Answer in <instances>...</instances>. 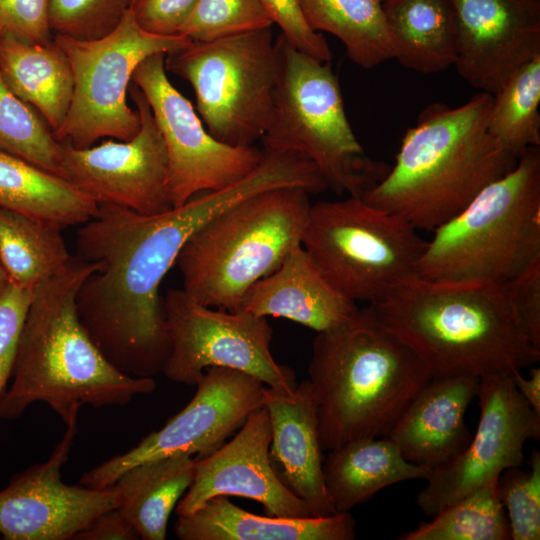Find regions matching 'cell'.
<instances>
[{
	"instance_id": "cell-1",
	"label": "cell",
	"mask_w": 540,
	"mask_h": 540,
	"mask_svg": "<svg viewBox=\"0 0 540 540\" xmlns=\"http://www.w3.org/2000/svg\"><path fill=\"white\" fill-rule=\"evenodd\" d=\"M220 210L209 193L153 215L98 204L96 214L78 230L74 256L96 269L77 293V314L120 372L154 378L163 371L171 344L161 281L190 236Z\"/></svg>"
},
{
	"instance_id": "cell-2",
	"label": "cell",
	"mask_w": 540,
	"mask_h": 540,
	"mask_svg": "<svg viewBox=\"0 0 540 540\" xmlns=\"http://www.w3.org/2000/svg\"><path fill=\"white\" fill-rule=\"evenodd\" d=\"M96 265L72 256L33 289L19 336L12 383L0 401V419L20 417L33 403H46L66 423L84 404L123 406L156 389L154 378L117 370L82 326L76 296Z\"/></svg>"
},
{
	"instance_id": "cell-3",
	"label": "cell",
	"mask_w": 540,
	"mask_h": 540,
	"mask_svg": "<svg viewBox=\"0 0 540 540\" xmlns=\"http://www.w3.org/2000/svg\"><path fill=\"white\" fill-rule=\"evenodd\" d=\"M493 95L478 92L452 108L435 102L406 130L395 163L362 199L433 232L518 158L488 130Z\"/></svg>"
},
{
	"instance_id": "cell-4",
	"label": "cell",
	"mask_w": 540,
	"mask_h": 540,
	"mask_svg": "<svg viewBox=\"0 0 540 540\" xmlns=\"http://www.w3.org/2000/svg\"><path fill=\"white\" fill-rule=\"evenodd\" d=\"M425 364L431 377L477 378L539 362L505 283L438 282L411 275L369 304Z\"/></svg>"
},
{
	"instance_id": "cell-5",
	"label": "cell",
	"mask_w": 540,
	"mask_h": 540,
	"mask_svg": "<svg viewBox=\"0 0 540 540\" xmlns=\"http://www.w3.org/2000/svg\"><path fill=\"white\" fill-rule=\"evenodd\" d=\"M322 450L387 436L432 378L425 364L371 305L317 332L307 368Z\"/></svg>"
},
{
	"instance_id": "cell-6",
	"label": "cell",
	"mask_w": 540,
	"mask_h": 540,
	"mask_svg": "<svg viewBox=\"0 0 540 540\" xmlns=\"http://www.w3.org/2000/svg\"><path fill=\"white\" fill-rule=\"evenodd\" d=\"M414 275L438 282L505 283L540 257V146L436 228Z\"/></svg>"
},
{
	"instance_id": "cell-7",
	"label": "cell",
	"mask_w": 540,
	"mask_h": 540,
	"mask_svg": "<svg viewBox=\"0 0 540 540\" xmlns=\"http://www.w3.org/2000/svg\"><path fill=\"white\" fill-rule=\"evenodd\" d=\"M308 196L300 187L263 191L205 222L176 259L185 293L207 307L236 311L249 287L301 245Z\"/></svg>"
},
{
	"instance_id": "cell-8",
	"label": "cell",
	"mask_w": 540,
	"mask_h": 540,
	"mask_svg": "<svg viewBox=\"0 0 540 540\" xmlns=\"http://www.w3.org/2000/svg\"><path fill=\"white\" fill-rule=\"evenodd\" d=\"M276 45L279 76L263 149L298 153L315 164L328 189L362 197L390 166L365 154L347 119L330 62L298 51L282 35Z\"/></svg>"
},
{
	"instance_id": "cell-9",
	"label": "cell",
	"mask_w": 540,
	"mask_h": 540,
	"mask_svg": "<svg viewBox=\"0 0 540 540\" xmlns=\"http://www.w3.org/2000/svg\"><path fill=\"white\" fill-rule=\"evenodd\" d=\"M404 218L361 197L311 204L302 246L350 300L375 304L414 275L427 242Z\"/></svg>"
},
{
	"instance_id": "cell-10",
	"label": "cell",
	"mask_w": 540,
	"mask_h": 540,
	"mask_svg": "<svg viewBox=\"0 0 540 540\" xmlns=\"http://www.w3.org/2000/svg\"><path fill=\"white\" fill-rule=\"evenodd\" d=\"M166 72L190 83L196 109L218 141L246 147L269 125L279 76L271 27L207 42L192 41L165 55Z\"/></svg>"
},
{
	"instance_id": "cell-11",
	"label": "cell",
	"mask_w": 540,
	"mask_h": 540,
	"mask_svg": "<svg viewBox=\"0 0 540 540\" xmlns=\"http://www.w3.org/2000/svg\"><path fill=\"white\" fill-rule=\"evenodd\" d=\"M67 56L74 78L73 97L57 141L87 148L103 138L128 141L141 127L139 113L126 94L135 68L146 58L186 48L192 40L143 30L136 22L132 0L118 26L102 38L79 40L54 34Z\"/></svg>"
},
{
	"instance_id": "cell-12",
	"label": "cell",
	"mask_w": 540,
	"mask_h": 540,
	"mask_svg": "<svg viewBox=\"0 0 540 540\" xmlns=\"http://www.w3.org/2000/svg\"><path fill=\"white\" fill-rule=\"evenodd\" d=\"M162 301L171 344L162 373L169 380L196 386L208 368L225 367L275 390L296 389L294 370L272 356L273 329L267 317L207 307L183 289L168 290Z\"/></svg>"
},
{
	"instance_id": "cell-13",
	"label": "cell",
	"mask_w": 540,
	"mask_h": 540,
	"mask_svg": "<svg viewBox=\"0 0 540 540\" xmlns=\"http://www.w3.org/2000/svg\"><path fill=\"white\" fill-rule=\"evenodd\" d=\"M165 54H154L134 70L131 82L145 96L162 135L168 160V194L172 207L193 196L225 188L252 172L263 151L214 138L192 103L170 82Z\"/></svg>"
},
{
	"instance_id": "cell-14",
	"label": "cell",
	"mask_w": 540,
	"mask_h": 540,
	"mask_svg": "<svg viewBox=\"0 0 540 540\" xmlns=\"http://www.w3.org/2000/svg\"><path fill=\"white\" fill-rule=\"evenodd\" d=\"M190 402L159 430L135 447L85 472L80 485L94 489L112 486L127 469L175 455L208 456L264 405L265 385L242 371L210 367L196 385Z\"/></svg>"
},
{
	"instance_id": "cell-15",
	"label": "cell",
	"mask_w": 540,
	"mask_h": 540,
	"mask_svg": "<svg viewBox=\"0 0 540 540\" xmlns=\"http://www.w3.org/2000/svg\"><path fill=\"white\" fill-rule=\"evenodd\" d=\"M480 416L468 446L449 462L431 469L416 504L433 517L469 492L524 461V445L540 439V416L515 387L511 372L479 378Z\"/></svg>"
},
{
	"instance_id": "cell-16",
	"label": "cell",
	"mask_w": 540,
	"mask_h": 540,
	"mask_svg": "<svg viewBox=\"0 0 540 540\" xmlns=\"http://www.w3.org/2000/svg\"><path fill=\"white\" fill-rule=\"evenodd\" d=\"M130 94L141 120L138 133L128 141L108 139L87 148L60 142L61 176L97 204L159 214L173 208L166 148L145 96L132 82Z\"/></svg>"
},
{
	"instance_id": "cell-17",
	"label": "cell",
	"mask_w": 540,
	"mask_h": 540,
	"mask_svg": "<svg viewBox=\"0 0 540 540\" xmlns=\"http://www.w3.org/2000/svg\"><path fill=\"white\" fill-rule=\"evenodd\" d=\"M73 414L66 431L43 463L15 475L0 490V534L6 540H67L103 512L116 508L113 488L67 485L61 470L77 434Z\"/></svg>"
},
{
	"instance_id": "cell-18",
	"label": "cell",
	"mask_w": 540,
	"mask_h": 540,
	"mask_svg": "<svg viewBox=\"0 0 540 540\" xmlns=\"http://www.w3.org/2000/svg\"><path fill=\"white\" fill-rule=\"evenodd\" d=\"M270 442V418L263 405L247 417L230 441L195 459L194 478L176 505L177 515H190L213 497L235 496L260 503L270 516L315 517L276 475L269 458Z\"/></svg>"
},
{
	"instance_id": "cell-19",
	"label": "cell",
	"mask_w": 540,
	"mask_h": 540,
	"mask_svg": "<svg viewBox=\"0 0 540 540\" xmlns=\"http://www.w3.org/2000/svg\"><path fill=\"white\" fill-rule=\"evenodd\" d=\"M457 21L459 75L495 95L540 55V0H451Z\"/></svg>"
},
{
	"instance_id": "cell-20",
	"label": "cell",
	"mask_w": 540,
	"mask_h": 540,
	"mask_svg": "<svg viewBox=\"0 0 540 540\" xmlns=\"http://www.w3.org/2000/svg\"><path fill=\"white\" fill-rule=\"evenodd\" d=\"M271 424L269 458L280 481L310 508L313 516L336 514L328 498L317 406L308 380L292 392L264 389Z\"/></svg>"
},
{
	"instance_id": "cell-21",
	"label": "cell",
	"mask_w": 540,
	"mask_h": 540,
	"mask_svg": "<svg viewBox=\"0 0 540 540\" xmlns=\"http://www.w3.org/2000/svg\"><path fill=\"white\" fill-rule=\"evenodd\" d=\"M478 381L470 375L432 377L417 392L387 435L405 459L434 469L468 446L465 415Z\"/></svg>"
},
{
	"instance_id": "cell-22",
	"label": "cell",
	"mask_w": 540,
	"mask_h": 540,
	"mask_svg": "<svg viewBox=\"0 0 540 540\" xmlns=\"http://www.w3.org/2000/svg\"><path fill=\"white\" fill-rule=\"evenodd\" d=\"M357 309L356 302L330 285L301 244L275 271L249 287L237 310L285 318L321 332L344 322Z\"/></svg>"
},
{
	"instance_id": "cell-23",
	"label": "cell",
	"mask_w": 540,
	"mask_h": 540,
	"mask_svg": "<svg viewBox=\"0 0 540 540\" xmlns=\"http://www.w3.org/2000/svg\"><path fill=\"white\" fill-rule=\"evenodd\" d=\"M181 540H352L350 512L322 517H276L252 514L226 496L209 499L190 515H178L174 526Z\"/></svg>"
},
{
	"instance_id": "cell-24",
	"label": "cell",
	"mask_w": 540,
	"mask_h": 540,
	"mask_svg": "<svg viewBox=\"0 0 540 540\" xmlns=\"http://www.w3.org/2000/svg\"><path fill=\"white\" fill-rule=\"evenodd\" d=\"M430 471L405 459L388 436L348 441L330 450L323 462L324 484L334 513L350 512L390 485L426 479Z\"/></svg>"
},
{
	"instance_id": "cell-25",
	"label": "cell",
	"mask_w": 540,
	"mask_h": 540,
	"mask_svg": "<svg viewBox=\"0 0 540 540\" xmlns=\"http://www.w3.org/2000/svg\"><path fill=\"white\" fill-rule=\"evenodd\" d=\"M0 73L9 89L32 106L54 133L71 105L74 78L70 62L53 41L29 43L0 37Z\"/></svg>"
},
{
	"instance_id": "cell-26",
	"label": "cell",
	"mask_w": 540,
	"mask_h": 540,
	"mask_svg": "<svg viewBox=\"0 0 540 540\" xmlns=\"http://www.w3.org/2000/svg\"><path fill=\"white\" fill-rule=\"evenodd\" d=\"M394 59L423 74L442 72L457 56V21L451 0H382Z\"/></svg>"
},
{
	"instance_id": "cell-27",
	"label": "cell",
	"mask_w": 540,
	"mask_h": 540,
	"mask_svg": "<svg viewBox=\"0 0 540 540\" xmlns=\"http://www.w3.org/2000/svg\"><path fill=\"white\" fill-rule=\"evenodd\" d=\"M195 458L175 455L146 461L123 472L111 486L117 509L143 540L166 539L171 512L190 487Z\"/></svg>"
},
{
	"instance_id": "cell-28",
	"label": "cell",
	"mask_w": 540,
	"mask_h": 540,
	"mask_svg": "<svg viewBox=\"0 0 540 540\" xmlns=\"http://www.w3.org/2000/svg\"><path fill=\"white\" fill-rule=\"evenodd\" d=\"M0 207L63 229L86 223L98 204L66 179L0 149Z\"/></svg>"
},
{
	"instance_id": "cell-29",
	"label": "cell",
	"mask_w": 540,
	"mask_h": 540,
	"mask_svg": "<svg viewBox=\"0 0 540 540\" xmlns=\"http://www.w3.org/2000/svg\"><path fill=\"white\" fill-rule=\"evenodd\" d=\"M309 27L328 32L345 46L356 65L371 69L394 59L382 0H299Z\"/></svg>"
},
{
	"instance_id": "cell-30",
	"label": "cell",
	"mask_w": 540,
	"mask_h": 540,
	"mask_svg": "<svg viewBox=\"0 0 540 540\" xmlns=\"http://www.w3.org/2000/svg\"><path fill=\"white\" fill-rule=\"evenodd\" d=\"M61 228L0 207V260L9 283L33 290L72 257Z\"/></svg>"
},
{
	"instance_id": "cell-31",
	"label": "cell",
	"mask_w": 540,
	"mask_h": 540,
	"mask_svg": "<svg viewBox=\"0 0 540 540\" xmlns=\"http://www.w3.org/2000/svg\"><path fill=\"white\" fill-rule=\"evenodd\" d=\"M499 478V477H498ZM498 478L469 492L400 540H509L511 530L498 494Z\"/></svg>"
},
{
	"instance_id": "cell-32",
	"label": "cell",
	"mask_w": 540,
	"mask_h": 540,
	"mask_svg": "<svg viewBox=\"0 0 540 540\" xmlns=\"http://www.w3.org/2000/svg\"><path fill=\"white\" fill-rule=\"evenodd\" d=\"M540 55L520 67L493 96L489 132L517 158L540 146Z\"/></svg>"
},
{
	"instance_id": "cell-33",
	"label": "cell",
	"mask_w": 540,
	"mask_h": 540,
	"mask_svg": "<svg viewBox=\"0 0 540 540\" xmlns=\"http://www.w3.org/2000/svg\"><path fill=\"white\" fill-rule=\"evenodd\" d=\"M0 149L62 177L61 143L43 117L9 89L1 73Z\"/></svg>"
},
{
	"instance_id": "cell-34",
	"label": "cell",
	"mask_w": 540,
	"mask_h": 540,
	"mask_svg": "<svg viewBox=\"0 0 540 540\" xmlns=\"http://www.w3.org/2000/svg\"><path fill=\"white\" fill-rule=\"evenodd\" d=\"M272 25L260 0H197L178 35L207 42Z\"/></svg>"
},
{
	"instance_id": "cell-35",
	"label": "cell",
	"mask_w": 540,
	"mask_h": 540,
	"mask_svg": "<svg viewBox=\"0 0 540 540\" xmlns=\"http://www.w3.org/2000/svg\"><path fill=\"white\" fill-rule=\"evenodd\" d=\"M498 494L505 509L512 540L540 539V452L531 453L530 468L513 467L498 478Z\"/></svg>"
},
{
	"instance_id": "cell-36",
	"label": "cell",
	"mask_w": 540,
	"mask_h": 540,
	"mask_svg": "<svg viewBox=\"0 0 540 540\" xmlns=\"http://www.w3.org/2000/svg\"><path fill=\"white\" fill-rule=\"evenodd\" d=\"M131 0H49V23L54 34L93 40L113 31Z\"/></svg>"
},
{
	"instance_id": "cell-37",
	"label": "cell",
	"mask_w": 540,
	"mask_h": 540,
	"mask_svg": "<svg viewBox=\"0 0 540 540\" xmlns=\"http://www.w3.org/2000/svg\"><path fill=\"white\" fill-rule=\"evenodd\" d=\"M33 290L9 283L0 294V401L12 377L22 325Z\"/></svg>"
},
{
	"instance_id": "cell-38",
	"label": "cell",
	"mask_w": 540,
	"mask_h": 540,
	"mask_svg": "<svg viewBox=\"0 0 540 540\" xmlns=\"http://www.w3.org/2000/svg\"><path fill=\"white\" fill-rule=\"evenodd\" d=\"M272 23L288 44L321 62H330L331 50L321 33L307 24L299 0H260Z\"/></svg>"
},
{
	"instance_id": "cell-39",
	"label": "cell",
	"mask_w": 540,
	"mask_h": 540,
	"mask_svg": "<svg viewBox=\"0 0 540 540\" xmlns=\"http://www.w3.org/2000/svg\"><path fill=\"white\" fill-rule=\"evenodd\" d=\"M1 36L38 44L53 41L49 0H0Z\"/></svg>"
},
{
	"instance_id": "cell-40",
	"label": "cell",
	"mask_w": 540,
	"mask_h": 540,
	"mask_svg": "<svg viewBox=\"0 0 540 540\" xmlns=\"http://www.w3.org/2000/svg\"><path fill=\"white\" fill-rule=\"evenodd\" d=\"M505 284L523 333L540 350V257Z\"/></svg>"
},
{
	"instance_id": "cell-41",
	"label": "cell",
	"mask_w": 540,
	"mask_h": 540,
	"mask_svg": "<svg viewBox=\"0 0 540 540\" xmlns=\"http://www.w3.org/2000/svg\"><path fill=\"white\" fill-rule=\"evenodd\" d=\"M197 0H132L137 24L145 31L162 36L178 35Z\"/></svg>"
},
{
	"instance_id": "cell-42",
	"label": "cell",
	"mask_w": 540,
	"mask_h": 540,
	"mask_svg": "<svg viewBox=\"0 0 540 540\" xmlns=\"http://www.w3.org/2000/svg\"><path fill=\"white\" fill-rule=\"evenodd\" d=\"M73 539L77 540H137L140 539L134 527L117 509L103 512L93 519Z\"/></svg>"
},
{
	"instance_id": "cell-43",
	"label": "cell",
	"mask_w": 540,
	"mask_h": 540,
	"mask_svg": "<svg viewBox=\"0 0 540 540\" xmlns=\"http://www.w3.org/2000/svg\"><path fill=\"white\" fill-rule=\"evenodd\" d=\"M516 389L532 410L540 416V368L530 367L529 378L521 375L520 370L511 372Z\"/></svg>"
},
{
	"instance_id": "cell-44",
	"label": "cell",
	"mask_w": 540,
	"mask_h": 540,
	"mask_svg": "<svg viewBox=\"0 0 540 540\" xmlns=\"http://www.w3.org/2000/svg\"><path fill=\"white\" fill-rule=\"evenodd\" d=\"M8 285L9 279L0 260V294L6 289Z\"/></svg>"
}]
</instances>
